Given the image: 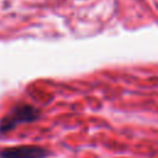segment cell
Segmentation results:
<instances>
[{
  "label": "cell",
  "instance_id": "cell-1",
  "mask_svg": "<svg viewBox=\"0 0 158 158\" xmlns=\"http://www.w3.org/2000/svg\"><path fill=\"white\" fill-rule=\"evenodd\" d=\"M40 115V110L33 105L26 102L17 104L0 120V133H7L22 123L33 122Z\"/></svg>",
  "mask_w": 158,
  "mask_h": 158
},
{
  "label": "cell",
  "instance_id": "cell-2",
  "mask_svg": "<svg viewBox=\"0 0 158 158\" xmlns=\"http://www.w3.org/2000/svg\"><path fill=\"white\" fill-rule=\"evenodd\" d=\"M49 151L41 146L22 144L0 149V158H47Z\"/></svg>",
  "mask_w": 158,
  "mask_h": 158
}]
</instances>
